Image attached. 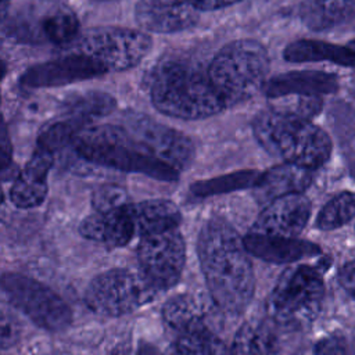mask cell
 I'll return each instance as SVG.
<instances>
[{"instance_id":"1","label":"cell","mask_w":355,"mask_h":355,"mask_svg":"<svg viewBox=\"0 0 355 355\" xmlns=\"http://www.w3.org/2000/svg\"><path fill=\"white\" fill-rule=\"evenodd\" d=\"M197 252L215 305L230 315L243 313L255 290L254 269L243 237L227 220L212 216L198 233Z\"/></svg>"},{"instance_id":"2","label":"cell","mask_w":355,"mask_h":355,"mask_svg":"<svg viewBox=\"0 0 355 355\" xmlns=\"http://www.w3.org/2000/svg\"><path fill=\"white\" fill-rule=\"evenodd\" d=\"M150 96L161 114L186 121L209 118L227 108L209 79L208 68L202 69L182 55L165 57L154 68Z\"/></svg>"},{"instance_id":"3","label":"cell","mask_w":355,"mask_h":355,"mask_svg":"<svg viewBox=\"0 0 355 355\" xmlns=\"http://www.w3.org/2000/svg\"><path fill=\"white\" fill-rule=\"evenodd\" d=\"M252 130L265 151L312 171L322 166L331 154V139L322 128L272 108L255 116Z\"/></svg>"},{"instance_id":"4","label":"cell","mask_w":355,"mask_h":355,"mask_svg":"<svg viewBox=\"0 0 355 355\" xmlns=\"http://www.w3.org/2000/svg\"><path fill=\"white\" fill-rule=\"evenodd\" d=\"M83 159L122 172L141 173L162 182H176L180 171L153 157L122 125H100L83 129L73 141Z\"/></svg>"},{"instance_id":"5","label":"cell","mask_w":355,"mask_h":355,"mask_svg":"<svg viewBox=\"0 0 355 355\" xmlns=\"http://www.w3.org/2000/svg\"><path fill=\"white\" fill-rule=\"evenodd\" d=\"M270 60L268 50L255 39L227 43L208 67L209 79L227 107L247 101L268 82Z\"/></svg>"},{"instance_id":"6","label":"cell","mask_w":355,"mask_h":355,"mask_svg":"<svg viewBox=\"0 0 355 355\" xmlns=\"http://www.w3.org/2000/svg\"><path fill=\"white\" fill-rule=\"evenodd\" d=\"M323 297L320 273L309 265H294L280 275L266 301V311L279 324L300 326L316 318Z\"/></svg>"},{"instance_id":"7","label":"cell","mask_w":355,"mask_h":355,"mask_svg":"<svg viewBox=\"0 0 355 355\" xmlns=\"http://www.w3.org/2000/svg\"><path fill=\"white\" fill-rule=\"evenodd\" d=\"M158 291L143 272L110 269L89 283L85 302L94 313L116 318L151 302Z\"/></svg>"},{"instance_id":"8","label":"cell","mask_w":355,"mask_h":355,"mask_svg":"<svg viewBox=\"0 0 355 355\" xmlns=\"http://www.w3.org/2000/svg\"><path fill=\"white\" fill-rule=\"evenodd\" d=\"M1 291L6 300L37 327L62 331L72 323L69 305L49 286L25 275L4 272Z\"/></svg>"},{"instance_id":"9","label":"cell","mask_w":355,"mask_h":355,"mask_svg":"<svg viewBox=\"0 0 355 355\" xmlns=\"http://www.w3.org/2000/svg\"><path fill=\"white\" fill-rule=\"evenodd\" d=\"M153 39L146 31L97 26L78 37V51L98 61L107 72L135 68L150 53Z\"/></svg>"},{"instance_id":"10","label":"cell","mask_w":355,"mask_h":355,"mask_svg":"<svg viewBox=\"0 0 355 355\" xmlns=\"http://www.w3.org/2000/svg\"><path fill=\"white\" fill-rule=\"evenodd\" d=\"M137 259L144 276L159 290L173 287L183 272L186 244L178 227L143 236L137 245Z\"/></svg>"},{"instance_id":"11","label":"cell","mask_w":355,"mask_h":355,"mask_svg":"<svg viewBox=\"0 0 355 355\" xmlns=\"http://www.w3.org/2000/svg\"><path fill=\"white\" fill-rule=\"evenodd\" d=\"M126 132L140 143L153 157L178 171L189 168L196 148L189 136L141 114H128L121 123Z\"/></svg>"},{"instance_id":"12","label":"cell","mask_w":355,"mask_h":355,"mask_svg":"<svg viewBox=\"0 0 355 355\" xmlns=\"http://www.w3.org/2000/svg\"><path fill=\"white\" fill-rule=\"evenodd\" d=\"M104 73H107V69L98 61L78 51L28 68L21 75L19 83L31 89L57 87Z\"/></svg>"},{"instance_id":"13","label":"cell","mask_w":355,"mask_h":355,"mask_svg":"<svg viewBox=\"0 0 355 355\" xmlns=\"http://www.w3.org/2000/svg\"><path fill=\"white\" fill-rule=\"evenodd\" d=\"M312 212L311 201L302 193H293L268 202L252 225L251 232L297 237L306 226Z\"/></svg>"},{"instance_id":"14","label":"cell","mask_w":355,"mask_h":355,"mask_svg":"<svg viewBox=\"0 0 355 355\" xmlns=\"http://www.w3.org/2000/svg\"><path fill=\"white\" fill-rule=\"evenodd\" d=\"M200 11L190 0H137V25L153 33H176L197 24Z\"/></svg>"},{"instance_id":"15","label":"cell","mask_w":355,"mask_h":355,"mask_svg":"<svg viewBox=\"0 0 355 355\" xmlns=\"http://www.w3.org/2000/svg\"><path fill=\"white\" fill-rule=\"evenodd\" d=\"M53 166V153L36 146L25 168L14 179L10 200L18 208L39 207L47 196V175Z\"/></svg>"},{"instance_id":"16","label":"cell","mask_w":355,"mask_h":355,"mask_svg":"<svg viewBox=\"0 0 355 355\" xmlns=\"http://www.w3.org/2000/svg\"><path fill=\"white\" fill-rule=\"evenodd\" d=\"M128 205L110 212L94 211L80 222L79 233L85 239L110 248L126 245L136 236L135 223Z\"/></svg>"},{"instance_id":"17","label":"cell","mask_w":355,"mask_h":355,"mask_svg":"<svg viewBox=\"0 0 355 355\" xmlns=\"http://www.w3.org/2000/svg\"><path fill=\"white\" fill-rule=\"evenodd\" d=\"M247 251L265 262L272 263H287L295 262L304 258L318 255L319 247L313 243L300 240L297 237L272 236L250 232L243 237Z\"/></svg>"},{"instance_id":"18","label":"cell","mask_w":355,"mask_h":355,"mask_svg":"<svg viewBox=\"0 0 355 355\" xmlns=\"http://www.w3.org/2000/svg\"><path fill=\"white\" fill-rule=\"evenodd\" d=\"M338 90L337 78L322 71H290L268 79L263 92L268 98L287 94L320 96Z\"/></svg>"},{"instance_id":"19","label":"cell","mask_w":355,"mask_h":355,"mask_svg":"<svg viewBox=\"0 0 355 355\" xmlns=\"http://www.w3.org/2000/svg\"><path fill=\"white\" fill-rule=\"evenodd\" d=\"M312 182V169L284 162L263 172L254 187L255 198L268 204L275 198L302 193Z\"/></svg>"},{"instance_id":"20","label":"cell","mask_w":355,"mask_h":355,"mask_svg":"<svg viewBox=\"0 0 355 355\" xmlns=\"http://www.w3.org/2000/svg\"><path fill=\"white\" fill-rule=\"evenodd\" d=\"M133 219L136 236H147L178 227L182 220V214L178 205L165 198H151L128 205Z\"/></svg>"},{"instance_id":"21","label":"cell","mask_w":355,"mask_h":355,"mask_svg":"<svg viewBox=\"0 0 355 355\" xmlns=\"http://www.w3.org/2000/svg\"><path fill=\"white\" fill-rule=\"evenodd\" d=\"M283 57L288 62L329 61L343 67L355 65V51L352 49L313 39H301L290 43L286 46Z\"/></svg>"},{"instance_id":"22","label":"cell","mask_w":355,"mask_h":355,"mask_svg":"<svg viewBox=\"0 0 355 355\" xmlns=\"http://www.w3.org/2000/svg\"><path fill=\"white\" fill-rule=\"evenodd\" d=\"M37 42L44 40L64 46L79 37V21L72 10L64 6H54L46 10L37 19Z\"/></svg>"},{"instance_id":"23","label":"cell","mask_w":355,"mask_h":355,"mask_svg":"<svg viewBox=\"0 0 355 355\" xmlns=\"http://www.w3.org/2000/svg\"><path fill=\"white\" fill-rule=\"evenodd\" d=\"M275 343V334L265 322L248 320L237 330L232 351L234 355H269Z\"/></svg>"},{"instance_id":"24","label":"cell","mask_w":355,"mask_h":355,"mask_svg":"<svg viewBox=\"0 0 355 355\" xmlns=\"http://www.w3.org/2000/svg\"><path fill=\"white\" fill-rule=\"evenodd\" d=\"M162 319L176 334L205 326L200 305L189 294H179L169 298L162 306Z\"/></svg>"},{"instance_id":"25","label":"cell","mask_w":355,"mask_h":355,"mask_svg":"<svg viewBox=\"0 0 355 355\" xmlns=\"http://www.w3.org/2000/svg\"><path fill=\"white\" fill-rule=\"evenodd\" d=\"M262 173L255 169L237 171V172H232L218 178L194 182L190 186V191L197 197H208V196L225 194V193L250 189V187L254 189Z\"/></svg>"},{"instance_id":"26","label":"cell","mask_w":355,"mask_h":355,"mask_svg":"<svg viewBox=\"0 0 355 355\" xmlns=\"http://www.w3.org/2000/svg\"><path fill=\"white\" fill-rule=\"evenodd\" d=\"M175 355H234L205 326L178 334Z\"/></svg>"},{"instance_id":"27","label":"cell","mask_w":355,"mask_h":355,"mask_svg":"<svg viewBox=\"0 0 355 355\" xmlns=\"http://www.w3.org/2000/svg\"><path fill=\"white\" fill-rule=\"evenodd\" d=\"M89 121L76 115H68L65 119L51 122L44 126L37 137V147L51 153L64 148L75 141L79 133L86 129Z\"/></svg>"},{"instance_id":"28","label":"cell","mask_w":355,"mask_h":355,"mask_svg":"<svg viewBox=\"0 0 355 355\" xmlns=\"http://www.w3.org/2000/svg\"><path fill=\"white\" fill-rule=\"evenodd\" d=\"M355 216V193H340L320 209L316 225L322 230H334Z\"/></svg>"},{"instance_id":"29","label":"cell","mask_w":355,"mask_h":355,"mask_svg":"<svg viewBox=\"0 0 355 355\" xmlns=\"http://www.w3.org/2000/svg\"><path fill=\"white\" fill-rule=\"evenodd\" d=\"M354 0H309L302 8L305 22L312 28H324L338 21Z\"/></svg>"},{"instance_id":"30","label":"cell","mask_w":355,"mask_h":355,"mask_svg":"<svg viewBox=\"0 0 355 355\" xmlns=\"http://www.w3.org/2000/svg\"><path fill=\"white\" fill-rule=\"evenodd\" d=\"M320 96H308V94H287L276 98H270V108L287 114L291 116L302 118L311 121L322 110Z\"/></svg>"},{"instance_id":"31","label":"cell","mask_w":355,"mask_h":355,"mask_svg":"<svg viewBox=\"0 0 355 355\" xmlns=\"http://www.w3.org/2000/svg\"><path fill=\"white\" fill-rule=\"evenodd\" d=\"M114 107L115 101L111 96L104 93H87L72 101L69 115H76L90 122L93 118L111 112Z\"/></svg>"},{"instance_id":"32","label":"cell","mask_w":355,"mask_h":355,"mask_svg":"<svg viewBox=\"0 0 355 355\" xmlns=\"http://www.w3.org/2000/svg\"><path fill=\"white\" fill-rule=\"evenodd\" d=\"M129 204L128 191L114 183H105L98 186L92 194V205L96 212H110L123 208Z\"/></svg>"},{"instance_id":"33","label":"cell","mask_w":355,"mask_h":355,"mask_svg":"<svg viewBox=\"0 0 355 355\" xmlns=\"http://www.w3.org/2000/svg\"><path fill=\"white\" fill-rule=\"evenodd\" d=\"M0 159H1V176L3 180L11 179L15 176L10 172L12 169H15L14 164H12V146H11V139L8 136V130H7V125L3 123L1 128V139H0Z\"/></svg>"},{"instance_id":"34","label":"cell","mask_w":355,"mask_h":355,"mask_svg":"<svg viewBox=\"0 0 355 355\" xmlns=\"http://www.w3.org/2000/svg\"><path fill=\"white\" fill-rule=\"evenodd\" d=\"M315 355H345V343L343 337L331 336L322 338L315 345Z\"/></svg>"},{"instance_id":"35","label":"cell","mask_w":355,"mask_h":355,"mask_svg":"<svg viewBox=\"0 0 355 355\" xmlns=\"http://www.w3.org/2000/svg\"><path fill=\"white\" fill-rule=\"evenodd\" d=\"M338 280L341 287L355 300V258L347 261L340 272H338Z\"/></svg>"},{"instance_id":"36","label":"cell","mask_w":355,"mask_h":355,"mask_svg":"<svg viewBox=\"0 0 355 355\" xmlns=\"http://www.w3.org/2000/svg\"><path fill=\"white\" fill-rule=\"evenodd\" d=\"M241 0H190V3L198 11H215L229 6H233Z\"/></svg>"},{"instance_id":"37","label":"cell","mask_w":355,"mask_h":355,"mask_svg":"<svg viewBox=\"0 0 355 355\" xmlns=\"http://www.w3.org/2000/svg\"><path fill=\"white\" fill-rule=\"evenodd\" d=\"M17 340V329L12 326L11 320H8L7 315L1 316V347L3 349L8 348Z\"/></svg>"},{"instance_id":"38","label":"cell","mask_w":355,"mask_h":355,"mask_svg":"<svg viewBox=\"0 0 355 355\" xmlns=\"http://www.w3.org/2000/svg\"><path fill=\"white\" fill-rule=\"evenodd\" d=\"M136 355H161V354L158 352L157 348H154V347H151V345H148V344H141V345L137 348Z\"/></svg>"}]
</instances>
